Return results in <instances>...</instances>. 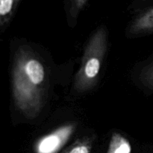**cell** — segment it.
<instances>
[{
	"instance_id": "6",
	"label": "cell",
	"mask_w": 153,
	"mask_h": 153,
	"mask_svg": "<svg viewBox=\"0 0 153 153\" xmlns=\"http://www.w3.org/2000/svg\"><path fill=\"white\" fill-rule=\"evenodd\" d=\"M107 153H131V143L125 136L115 131L111 137Z\"/></svg>"
},
{
	"instance_id": "3",
	"label": "cell",
	"mask_w": 153,
	"mask_h": 153,
	"mask_svg": "<svg viewBox=\"0 0 153 153\" xmlns=\"http://www.w3.org/2000/svg\"><path fill=\"white\" fill-rule=\"evenodd\" d=\"M76 124H64L40 137L34 145V153H58L74 133Z\"/></svg>"
},
{
	"instance_id": "1",
	"label": "cell",
	"mask_w": 153,
	"mask_h": 153,
	"mask_svg": "<svg viewBox=\"0 0 153 153\" xmlns=\"http://www.w3.org/2000/svg\"><path fill=\"white\" fill-rule=\"evenodd\" d=\"M46 82V70L40 58L30 48L19 47L13 58L12 93L16 107L28 119L37 117L43 108Z\"/></svg>"
},
{
	"instance_id": "10",
	"label": "cell",
	"mask_w": 153,
	"mask_h": 153,
	"mask_svg": "<svg viewBox=\"0 0 153 153\" xmlns=\"http://www.w3.org/2000/svg\"><path fill=\"white\" fill-rule=\"evenodd\" d=\"M141 1H150V0H140Z\"/></svg>"
},
{
	"instance_id": "8",
	"label": "cell",
	"mask_w": 153,
	"mask_h": 153,
	"mask_svg": "<svg viewBox=\"0 0 153 153\" xmlns=\"http://www.w3.org/2000/svg\"><path fill=\"white\" fill-rule=\"evenodd\" d=\"M89 0H64L65 9L70 22H75Z\"/></svg>"
},
{
	"instance_id": "9",
	"label": "cell",
	"mask_w": 153,
	"mask_h": 153,
	"mask_svg": "<svg viewBox=\"0 0 153 153\" xmlns=\"http://www.w3.org/2000/svg\"><path fill=\"white\" fill-rule=\"evenodd\" d=\"M140 79L143 85L153 91V62L142 70Z\"/></svg>"
},
{
	"instance_id": "5",
	"label": "cell",
	"mask_w": 153,
	"mask_h": 153,
	"mask_svg": "<svg viewBox=\"0 0 153 153\" xmlns=\"http://www.w3.org/2000/svg\"><path fill=\"white\" fill-rule=\"evenodd\" d=\"M21 0H0V28H7L13 19Z\"/></svg>"
},
{
	"instance_id": "2",
	"label": "cell",
	"mask_w": 153,
	"mask_h": 153,
	"mask_svg": "<svg viewBox=\"0 0 153 153\" xmlns=\"http://www.w3.org/2000/svg\"><path fill=\"white\" fill-rule=\"evenodd\" d=\"M107 49V29L104 25H100L89 39L84 50L80 67L74 80L76 91L87 92L97 85Z\"/></svg>"
},
{
	"instance_id": "7",
	"label": "cell",
	"mask_w": 153,
	"mask_h": 153,
	"mask_svg": "<svg viewBox=\"0 0 153 153\" xmlns=\"http://www.w3.org/2000/svg\"><path fill=\"white\" fill-rule=\"evenodd\" d=\"M94 140L91 137H83L77 139L73 144L61 153H91Z\"/></svg>"
},
{
	"instance_id": "4",
	"label": "cell",
	"mask_w": 153,
	"mask_h": 153,
	"mask_svg": "<svg viewBox=\"0 0 153 153\" xmlns=\"http://www.w3.org/2000/svg\"><path fill=\"white\" fill-rule=\"evenodd\" d=\"M131 37H140L153 33V6L145 9L133 19L128 28Z\"/></svg>"
}]
</instances>
